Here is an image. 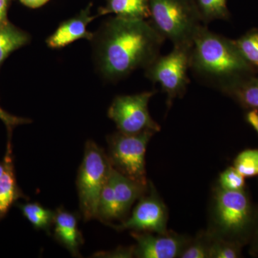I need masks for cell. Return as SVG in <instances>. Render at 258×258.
Masks as SVG:
<instances>
[{"mask_svg":"<svg viewBox=\"0 0 258 258\" xmlns=\"http://www.w3.org/2000/svg\"><path fill=\"white\" fill-rule=\"evenodd\" d=\"M189 70L200 82L228 95L256 71L241 54L235 40L203 25L194 40Z\"/></svg>","mask_w":258,"mask_h":258,"instance_id":"2","label":"cell"},{"mask_svg":"<svg viewBox=\"0 0 258 258\" xmlns=\"http://www.w3.org/2000/svg\"><path fill=\"white\" fill-rule=\"evenodd\" d=\"M215 215L220 230L227 240L244 243L255 230L256 214L244 190L220 189L216 195Z\"/></svg>","mask_w":258,"mask_h":258,"instance_id":"5","label":"cell"},{"mask_svg":"<svg viewBox=\"0 0 258 258\" xmlns=\"http://www.w3.org/2000/svg\"><path fill=\"white\" fill-rule=\"evenodd\" d=\"M5 171V164L4 162L0 163V178L2 177V176L4 174Z\"/></svg>","mask_w":258,"mask_h":258,"instance_id":"30","label":"cell"},{"mask_svg":"<svg viewBox=\"0 0 258 258\" xmlns=\"http://www.w3.org/2000/svg\"><path fill=\"white\" fill-rule=\"evenodd\" d=\"M210 245H207L203 242H196L183 249L179 257L182 258H207L210 257Z\"/></svg>","mask_w":258,"mask_h":258,"instance_id":"24","label":"cell"},{"mask_svg":"<svg viewBox=\"0 0 258 258\" xmlns=\"http://www.w3.org/2000/svg\"><path fill=\"white\" fill-rule=\"evenodd\" d=\"M227 96L247 111L258 110V73L237 85Z\"/></svg>","mask_w":258,"mask_h":258,"instance_id":"17","label":"cell"},{"mask_svg":"<svg viewBox=\"0 0 258 258\" xmlns=\"http://www.w3.org/2000/svg\"><path fill=\"white\" fill-rule=\"evenodd\" d=\"M54 235L57 241L64 246L73 255L79 254L83 237L78 227L77 217L74 214L58 209L54 218Z\"/></svg>","mask_w":258,"mask_h":258,"instance_id":"13","label":"cell"},{"mask_svg":"<svg viewBox=\"0 0 258 258\" xmlns=\"http://www.w3.org/2000/svg\"><path fill=\"white\" fill-rule=\"evenodd\" d=\"M228 0H195L203 25L215 20H229L230 13L227 8Z\"/></svg>","mask_w":258,"mask_h":258,"instance_id":"19","label":"cell"},{"mask_svg":"<svg viewBox=\"0 0 258 258\" xmlns=\"http://www.w3.org/2000/svg\"><path fill=\"white\" fill-rule=\"evenodd\" d=\"M48 1L49 0H20L22 4L32 9L40 8L46 4Z\"/></svg>","mask_w":258,"mask_h":258,"instance_id":"27","label":"cell"},{"mask_svg":"<svg viewBox=\"0 0 258 258\" xmlns=\"http://www.w3.org/2000/svg\"><path fill=\"white\" fill-rule=\"evenodd\" d=\"M0 119L4 122L8 132H9V135L11 134L12 131L15 127L31 122V120L28 119V118H21V117L10 114L9 113L3 110L1 107H0Z\"/></svg>","mask_w":258,"mask_h":258,"instance_id":"25","label":"cell"},{"mask_svg":"<svg viewBox=\"0 0 258 258\" xmlns=\"http://www.w3.org/2000/svg\"><path fill=\"white\" fill-rule=\"evenodd\" d=\"M111 13L120 18L147 20L150 18L149 0H108L98 15Z\"/></svg>","mask_w":258,"mask_h":258,"instance_id":"15","label":"cell"},{"mask_svg":"<svg viewBox=\"0 0 258 258\" xmlns=\"http://www.w3.org/2000/svg\"><path fill=\"white\" fill-rule=\"evenodd\" d=\"M241 54L258 73V28H252L235 40Z\"/></svg>","mask_w":258,"mask_h":258,"instance_id":"20","label":"cell"},{"mask_svg":"<svg viewBox=\"0 0 258 258\" xmlns=\"http://www.w3.org/2000/svg\"><path fill=\"white\" fill-rule=\"evenodd\" d=\"M245 120L258 134V110H249L245 113Z\"/></svg>","mask_w":258,"mask_h":258,"instance_id":"26","label":"cell"},{"mask_svg":"<svg viewBox=\"0 0 258 258\" xmlns=\"http://www.w3.org/2000/svg\"><path fill=\"white\" fill-rule=\"evenodd\" d=\"M111 168V162L103 149L93 141H88L76 181L80 208L85 221L98 218L100 195Z\"/></svg>","mask_w":258,"mask_h":258,"instance_id":"4","label":"cell"},{"mask_svg":"<svg viewBox=\"0 0 258 258\" xmlns=\"http://www.w3.org/2000/svg\"><path fill=\"white\" fill-rule=\"evenodd\" d=\"M242 245L232 240H221L210 245V257L237 258L241 256Z\"/></svg>","mask_w":258,"mask_h":258,"instance_id":"22","label":"cell"},{"mask_svg":"<svg viewBox=\"0 0 258 258\" xmlns=\"http://www.w3.org/2000/svg\"><path fill=\"white\" fill-rule=\"evenodd\" d=\"M191 47L173 46L169 54L159 55L144 69L147 79L159 83L167 95L169 106L175 98L183 96L189 85Z\"/></svg>","mask_w":258,"mask_h":258,"instance_id":"7","label":"cell"},{"mask_svg":"<svg viewBox=\"0 0 258 258\" xmlns=\"http://www.w3.org/2000/svg\"><path fill=\"white\" fill-rule=\"evenodd\" d=\"M150 22L173 46H191L203 26L195 0H149Z\"/></svg>","mask_w":258,"mask_h":258,"instance_id":"3","label":"cell"},{"mask_svg":"<svg viewBox=\"0 0 258 258\" xmlns=\"http://www.w3.org/2000/svg\"><path fill=\"white\" fill-rule=\"evenodd\" d=\"M164 40L147 20L111 18L92 40L98 72L107 81H118L145 69L160 55Z\"/></svg>","mask_w":258,"mask_h":258,"instance_id":"1","label":"cell"},{"mask_svg":"<svg viewBox=\"0 0 258 258\" xmlns=\"http://www.w3.org/2000/svg\"><path fill=\"white\" fill-rule=\"evenodd\" d=\"M156 91L115 97L108 108V115L122 134H137L145 132L157 133L160 125L153 120L149 103Z\"/></svg>","mask_w":258,"mask_h":258,"instance_id":"8","label":"cell"},{"mask_svg":"<svg viewBox=\"0 0 258 258\" xmlns=\"http://www.w3.org/2000/svg\"><path fill=\"white\" fill-rule=\"evenodd\" d=\"M23 215L35 228L48 231L53 224L55 212L33 203L18 205Z\"/></svg>","mask_w":258,"mask_h":258,"instance_id":"18","label":"cell"},{"mask_svg":"<svg viewBox=\"0 0 258 258\" xmlns=\"http://www.w3.org/2000/svg\"><path fill=\"white\" fill-rule=\"evenodd\" d=\"M30 37L8 22L0 25V66L10 53L27 45Z\"/></svg>","mask_w":258,"mask_h":258,"instance_id":"16","label":"cell"},{"mask_svg":"<svg viewBox=\"0 0 258 258\" xmlns=\"http://www.w3.org/2000/svg\"><path fill=\"white\" fill-rule=\"evenodd\" d=\"M167 211L164 204L155 194L142 198L134 208L132 216L121 225L118 230H133L136 232H167Z\"/></svg>","mask_w":258,"mask_h":258,"instance_id":"9","label":"cell"},{"mask_svg":"<svg viewBox=\"0 0 258 258\" xmlns=\"http://www.w3.org/2000/svg\"><path fill=\"white\" fill-rule=\"evenodd\" d=\"M96 16H93L90 7L83 10L74 18L63 22L47 39V45L50 48H62L80 39H86L92 41L94 34L88 31V26Z\"/></svg>","mask_w":258,"mask_h":258,"instance_id":"11","label":"cell"},{"mask_svg":"<svg viewBox=\"0 0 258 258\" xmlns=\"http://www.w3.org/2000/svg\"><path fill=\"white\" fill-rule=\"evenodd\" d=\"M9 0H0V25L7 21V10Z\"/></svg>","mask_w":258,"mask_h":258,"instance_id":"28","label":"cell"},{"mask_svg":"<svg viewBox=\"0 0 258 258\" xmlns=\"http://www.w3.org/2000/svg\"><path fill=\"white\" fill-rule=\"evenodd\" d=\"M220 188L228 191H242L245 186L244 177L234 166L226 169L219 179Z\"/></svg>","mask_w":258,"mask_h":258,"instance_id":"23","label":"cell"},{"mask_svg":"<svg viewBox=\"0 0 258 258\" xmlns=\"http://www.w3.org/2000/svg\"><path fill=\"white\" fill-rule=\"evenodd\" d=\"M154 134L145 132L129 135L118 132L108 139V159L112 166L129 179L146 186V151Z\"/></svg>","mask_w":258,"mask_h":258,"instance_id":"6","label":"cell"},{"mask_svg":"<svg viewBox=\"0 0 258 258\" xmlns=\"http://www.w3.org/2000/svg\"><path fill=\"white\" fill-rule=\"evenodd\" d=\"M233 166L244 178L258 176V149L241 152L234 160Z\"/></svg>","mask_w":258,"mask_h":258,"instance_id":"21","label":"cell"},{"mask_svg":"<svg viewBox=\"0 0 258 258\" xmlns=\"http://www.w3.org/2000/svg\"><path fill=\"white\" fill-rule=\"evenodd\" d=\"M109 179L113 187L117 215L118 219H120L128 213L136 200L142 198L147 186L126 177L115 169L112 165Z\"/></svg>","mask_w":258,"mask_h":258,"instance_id":"12","label":"cell"},{"mask_svg":"<svg viewBox=\"0 0 258 258\" xmlns=\"http://www.w3.org/2000/svg\"><path fill=\"white\" fill-rule=\"evenodd\" d=\"M132 235L137 240L134 252L138 257L174 258L179 257L184 249V239L167 232L154 235L150 232L135 231Z\"/></svg>","mask_w":258,"mask_h":258,"instance_id":"10","label":"cell"},{"mask_svg":"<svg viewBox=\"0 0 258 258\" xmlns=\"http://www.w3.org/2000/svg\"><path fill=\"white\" fill-rule=\"evenodd\" d=\"M4 164V174L0 178V218L6 215L18 199L23 196L17 184L10 140L7 147Z\"/></svg>","mask_w":258,"mask_h":258,"instance_id":"14","label":"cell"},{"mask_svg":"<svg viewBox=\"0 0 258 258\" xmlns=\"http://www.w3.org/2000/svg\"><path fill=\"white\" fill-rule=\"evenodd\" d=\"M255 236V242H254V250L258 253V230L257 231Z\"/></svg>","mask_w":258,"mask_h":258,"instance_id":"29","label":"cell"}]
</instances>
